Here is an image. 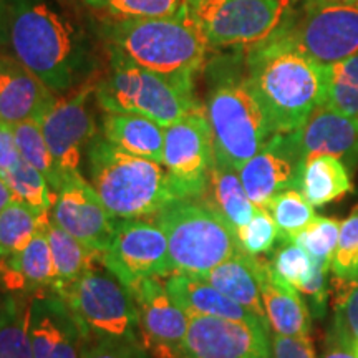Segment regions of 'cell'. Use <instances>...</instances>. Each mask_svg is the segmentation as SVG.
Here are the masks:
<instances>
[{
    "mask_svg": "<svg viewBox=\"0 0 358 358\" xmlns=\"http://www.w3.org/2000/svg\"><path fill=\"white\" fill-rule=\"evenodd\" d=\"M0 48L55 95L92 82L98 65L87 35L53 0H2Z\"/></svg>",
    "mask_w": 358,
    "mask_h": 358,
    "instance_id": "1",
    "label": "cell"
},
{
    "mask_svg": "<svg viewBox=\"0 0 358 358\" xmlns=\"http://www.w3.org/2000/svg\"><path fill=\"white\" fill-rule=\"evenodd\" d=\"M248 80L275 134L297 131L327 95V65L299 50L284 30L250 48Z\"/></svg>",
    "mask_w": 358,
    "mask_h": 358,
    "instance_id": "2",
    "label": "cell"
},
{
    "mask_svg": "<svg viewBox=\"0 0 358 358\" xmlns=\"http://www.w3.org/2000/svg\"><path fill=\"white\" fill-rule=\"evenodd\" d=\"M103 35L136 65L185 82H194L211 48L189 7L166 17L103 20Z\"/></svg>",
    "mask_w": 358,
    "mask_h": 358,
    "instance_id": "3",
    "label": "cell"
},
{
    "mask_svg": "<svg viewBox=\"0 0 358 358\" xmlns=\"http://www.w3.org/2000/svg\"><path fill=\"white\" fill-rule=\"evenodd\" d=\"M90 185L115 219L155 216L178 199L166 168L111 145L96 134L87 150Z\"/></svg>",
    "mask_w": 358,
    "mask_h": 358,
    "instance_id": "4",
    "label": "cell"
},
{
    "mask_svg": "<svg viewBox=\"0 0 358 358\" xmlns=\"http://www.w3.org/2000/svg\"><path fill=\"white\" fill-rule=\"evenodd\" d=\"M96 105L105 113H133L169 127L201 105L194 82L143 69L108 45V69L95 83Z\"/></svg>",
    "mask_w": 358,
    "mask_h": 358,
    "instance_id": "5",
    "label": "cell"
},
{
    "mask_svg": "<svg viewBox=\"0 0 358 358\" xmlns=\"http://www.w3.org/2000/svg\"><path fill=\"white\" fill-rule=\"evenodd\" d=\"M168 239L173 272L204 277L239 252L237 231L204 199H174L155 214Z\"/></svg>",
    "mask_w": 358,
    "mask_h": 358,
    "instance_id": "6",
    "label": "cell"
},
{
    "mask_svg": "<svg viewBox=\"0 0 358 358\" xmlns=\"http://www.w3.org/2000/svg\"><path fill=\"white\" fill-rule=\"evenodd\" d=\"M204 108L214 161L229 168L239 169L275 134L248 75L222 73L209 90Z\"/></svg>",
    "mask_w": 358,
    "mask_h": 358,
    "instance_id": "7",
    "label": "cell"
},
{
    "mask_svg": "<svg viewBox=\"0 0 358 358\" xmlns=\"http://www.w3.org/2000/svg\"><path fill=\"white\" fill-rule=\"evenodd\" d=\"M53 290L70 307L85 342L111 340L143 345L131 294L105 267L101 259L77 280Z\"/></svg>",
    "mask_w": 358,
    "mask_h": 358,
    "instance_id": "8",
    "label": "cell"
},
{
    "mask_svg": "<svg viewBox=\"0 0 358 358\" xmlns=\"http://www.w3.org/2000/svg\"><path fill=\"white\" fill-rule=\"evenodd\" d=\"M290 0H198L189 12L213 48L256 47L284 24Z\"/></svg>",
    "mask_w": 358,
    "mask_h": 358,
    "instance_id": "9",
    "label": "cell"
},
{
    "mask_svg": "<svg viewBox=\"0 0 358 358\" xmlns=\"http://www.w3.org/2000/svg\"><path fill=\"white\" fill-rule=\"evenodd\" d=\"M214 164L213 133L203 105L164 128L163 166L178 199L203 198Z\"/></svg>",
    "mask_w": 358,
    "mask_h": 358,
    "instance_id": "10",
    "label": "cell"
},
{
    "mask_svg": "<svg viewBox=\"0 0 358 358\" xmlns=\"http://www.w3.org/2000/svg\"><path fill=\"white\" fill-rule=\"evenodd\" d=\"M95 83L92 80L71 93L57 95L52 105L37 118L64 179L70 174L82 173L90 143L98 134L90 103L95 98Z\"/></svg>",
    "mask_w": 358,
    "mask_h": 358,
    "instance_id": "11",
    "label": "cell"
},
{
    "mask_svg": "<svg viewBox=\"0 0 358 358\" xmlns=\"http://www.w3.org/2000/svg\"><path fill=\"white\" fill-rule=\"evenodd\" d=\"M299 50L322 65L358 53V2L308 3L290 25H280Z\"/></svg>",
    "mask_w": 358,
    "mask_h": 358,
    "instance_id": "12",
    "label": "cell"
},
{
    "mask_svg": "<svg viewBox=\"0 0 358 358\" xmlns=\"http://www.w3.org/2000/svg\"><path fill=\"white\" fill-rule=\"evenodd\" d=\"M101 262L127 289L148 277L173 272L166 236L158 224L145 219H118Z\"/></svg>",
    "mask_w": 358,
    "mask_h": 358,
    "instance_id": "13",
    "label": "cell"
},
{
    "mask_svg": "<svg viewBox=\"0 0 358 358\" xmlns=\"http://www.w3.org/2000/svg\"><path fill=\"white\" fill-rule=\"evenodd\" d=\"M138 312L141 343L153 358H179L189 315L176 306L164 277H148L128 289Z\"/></svg>",
    "mask_w": 358,
    "mask_h": 358,
    "instance_id": "14",
    "label": "cell"
},
{
    "mask_svg": "<svg viewBox=\"0 0 358 358\" xmlns=\"http://www.w3.org/2000/svg\"><path fill=\"white\" fill-rule=\"evenodd\" d=\"M179 358H272L271 327L217 317H189Z\"/></svg>",
    "mask_w": 358,
    "mask_h": 358,
    "instance_id": "15",
    "label": "cell"
},
{
    "mask_svg": "<svg viewBox=\"0 0 358 358\" xmlns=\"http://www.w3.org/2000/svg\"><path fill=\"white\" fill-rule=\"evenodd\" d=\"M50 219L93 252L101 254L115 234L116 221L83 173L70 174L55 194Z\"/></svg>",
    "mask_w": 358,
    "mask_h": 358,
    "instance_id": "16",
    "label": "cell"
},
{
    "mask_svg": "<svg viewBox=\"0 0 358 358\" xmlns=\"http://www.w3.org/2000/svg\"><path fill=\"white\" fill-rule=\"evenodd\" d=\"M27 335L34 358H82V330L53 289L37 290L27 299Z\"/></svg>",
    "mask_w": 358,
    "mask_h": 358,
    "instance_id": "17",
    "label": "cell"
},
{
    "mask_svg": "<svg viewBox=\"0 0 358 358\" xmlns=\"http://www.w3.org/2000/svg\"><path fill=\"white\" fill-rule=\"evenodd\" d=\"M301 158L290 133L274 134L257 155L237 169L249 199L256 208L267 209L280 191L297 187Z\"/></svg>",
    "mask_w": 358,
    "mask_h": 358,
    "instance_id": "18",
    "label": "cell"
},
{
    "mask_svg": "<svg viewBox=\"0 0 358 358\" xmlns=\"http://www.w3.org/2000/svg\"><path fill=\"white\" fill-rule=\"evenodd\" d=\"M301 163L313 155L342 159L348 169L358 164V120L320 105L297 131L290 133Z\"/></svg>",
    "mask_w": 358,
    "mask_h": 358,
    "instance_id": "19",
    "label": "cell"
},
{
    "mask_svg": "<svg viewBox=\"0 0 358 358\" xmlns=\"http://www.w3.org/2000/svg\"><path fill=\"white\" fill-rule=\"evenodd\" d=\"M57 95L15 58L0 53V123L37 120Z\"/></svg>",
    "mask_w": 358,
    "mask_h": 358,
    "instance_id": "20",
    "label": "cell"
},
{
    "mask_svg": "<svg viewBox=\"0 0 358 358\" xmlns=\"http://www.w3.org/2000/svg\"><path fill=\"white\" fill-rule=\"evenodd\" d=\"M164 285L176 306L189 317H217V319L245 322V324L268 325L266 319L232 301L201 277L171 272L168 277H164Z\"/></svg>",
    "mask_w": 358,
    "mask_h": 358,
    "instance_id": "21",
    "label": "cell"
},
{
    "mask_svg": "<svg viewBox=\"0 0 358 358\" xmlns=\"http://www.w3.org/2000/svg\"><path fill=\"white\" fill-rule=\"evenodd\" d=\"M259 279H261L262 306L271 334L289 335V337L310 335V312L307 303L302 301L301 292L287 280L277 275L272 264L262 259L259 266Z\"/></svg>",
    "mask_w": 358,
    "mask_h": 358,
    "instance_id": "22",
    "label": "cell"
},
{
    "mask_svg": "<svg viewBox=\"0 0 358 358\" xmlns=\"http://www.w3.org/2000/svg\"><path fill=\"white\" fill-rule=\"evenodd\" d=\"M2 264V279L7 290L12 292H37L52 289L55 284V266H53L50 244L45 227L38 231L24 248Z\"/></svg>",
    "mask_w": 358,
    "mask_h": 358,
    "instance_id": "23",
    "label": "cell"
},
{
    "mask_svg": "<svg viewBox=\"0 0 358 358\" xmlns=\"http://www.w3.org/2000/svg\"><path fill=\"white\" fill-rule=\"evenodd\" d=\"M259 266H261V259L257 256H250L244 250H239L201 279L208 280L209 284L221 290L222 294H226L232 301L266 319L261 295Z\"/></svg>",
    "mask_w": 358,
    "mask_h": 358,
    "instance_id": "24",
    "label": "cell"
},
{
    "mask_svg": "<svg viewBox=\"0 0 358 358\" xmlns=\"http://www.w3.org/2000/svg\"><path fill=\"white\" fill-rule=\"evenodd\" d=\"M101 134L120 150L163 164L164 127L146 116L105 113L101 120Z\"/></svg>",
    "mask_w": 358,
    "mask_h": 358,
    "instance_id": "25",
    "label": "cell"
},
{
    "mask_svg": "<svg viewBox=\"0 0 358 358\" xmlns=\"http://www.w3.org/2000/svg\"><path fill=\"white\" fill-rule=\"evenodd\" d=\"M297 189L312 206H325L352 192L350 169L335 156H308L299 168Z\"/></svg>",
    "mask_w": 358,
    "mask_h": 358,
    "instance_id": "26",
    "label": "cell"
},
{
    "mask_svg": "<svg viewBox=\"0 0 358 358\" xmlns=\"http://www.w3.org/2000/svg\"><path fill=\"white\" fill-rule=\"evenodd\" d=\"M204 199L221 216L236 227H243L256 214V206L249 199L237 169L214 161L208 178Z\"/></svg>",
    "mask_w": 358,
    "mask_h": 358,
    "instance_id": "27",
    "label": "cell"
},
{
    "mask_svg": "<svg viewBox=\"0 0 358 358\" xmlns=\"http://www.w3.org/2000/svg\"><path fill=\"white\" fill-rule=\"evenodd\" d=\"M45 232H47L53 266H55V284L52 289L77 280L85 271H88L93 264L101 259V254L90 250L77 237L57 226L52 219L45 226Z\"/></svg>",
    "mask_w": 358,
    "mask_h": 358,
    "instance_id": "28",
    "label": "cell"
},
{
    "mask_svg": "<svg viewBox=\"0 0 358 358\" xmlns=\"http://www.w3.org/2000/svg\"><path fill=\"white\" fill-rule=\"evenodd\" d=\"M50 221V214H42L22 201L12 199L0 211V262L20 250Z\"/></svg>",
    "mask_w": 358,
    "mask_h": 358,
    "instance_id": "29",
    "label": "cell"
},
{
    "mask_svg": "<svg viewBox=\"0 0 358 358\" xmlns=\"http://www.w3.org/2000/svg\"><path fill=\"white\" fill-rule=\"evenodd\" d=\"M0 358H34L27 335V299L0 294Z\"/></svg>",
    "mask_w": 358,
    "mask_h": 358,
    "instance_id": "30",
    "label": "cell"
},
{
    "mask_svg": "<svg viewBox=\"0 0 358 358\" xmlns=\"http://www.w3.org/2000/svg\"><path fill=\"white\" fill-rule=\"evenodd\" d=\"M13 136H15L20 158L25 159L29 164H32L35 169H38L48 181L52 191L57 194L62 185H64V176H62L60 169H58V164L55 158H53L50 148L45 141L37 120H29V122L15 124L13 127Z\"/></svg>",
    "mask_w": 358,
    "mask_h": 358,
    "instance_id": "31",
    "label": "cell"
},
{
    "mask_svg": "<svg viewBox=\"0 0 358 358\" xmlns=\"http://www.w3.org/2000/svg\"><path fill=\"white\" fill-rule=\"evenodd\" d=\"M324 105L358 120V53L327 65V95Z\"/></svg>",
    "mask_w": 358,
    "mask_h": 358,
    "instance_id": "32",
    "label": "cell"
},
{
    "mask_svg": "<svg viewBox=\"0 0 358 358\" xmlns=\"http://www.w3.org/2000/svg\"><path fill=\"white\" fill-rule=\"evenodd\" d=\"M3 179L12 192V199L22 201L42 214H50L55 192L52 191L43 174L32 164L20 158Z\"/></svg>",
    "mask_w": 358,
    "mask_h": 358,
    "instance_id": "33",
    "label": "cell"
},
{
    "mask_svg": "<svg viewBox=\"0 0 358 358\" xmlns=\"http://www.w3.org/2000/svg\"><path fill=\"white\" fill-rule=\"evenodd\" d=\"M82 2L92 10L100 13L103 20L166 17L187 8L186 0H82Z\"/></svg>",
    "mask_w": 358,
    "mask_h": 358,
    "instance_id": "34",
    "label": "cell"
},
{
    "mask_svg": "<svg viewBox=\"0 0 358 358\" xmlns=\"http://www.w3.org/2000/svg\"><path fill=\"white\" fill-rule=\"evenodd\" d=\"M267 211L275 221L285 243L302 232L317 217L313 206L297 187H289L275 194L268 203Z\"/></svg>",
    "mask_w": 358,
    "mask_h": 358,
    "instance_id": "35",
    "label": "cell"
},
{
    "mask_svg": "<svg viewBox=\"0 0 358 358\" xmlns=\"http://www.w3.org/2000/svg\"><path fill=\"white\" fill-rule=\"evenodd\" d=\"M337 282L332 338L343 345L355 348L358 343V280L337 277Z\"/></svg>",
    "mask_w": 358,
    "mask_h": 358,
    "instance_id": "36",
    "label": "cell"
},
{
    "mask_svg": "<svg viewBox=\"0 0 358 358\" xmlns=\"http://www.w3.org/2000/svg\"><path fill=\"white\" fill-rule=\"evenodd\" d=\"M342 222L334 217L317 216L302 232L292 237V243L307 250L315 261L332 264V257L338 244Z\"/></svg>",
    "mask_w": 358,
    "mask_h": 358,
    "instance_id": "37",
    "label": "cell"
},
{
    "mask_svg": "<svg viewBox=\"0 0 358 358\" xmlns=\"http://www.w3.org/2000/svg\"><path fill=\"white\" fill-rule=\"evenodd\" d=\"M330 271L335 277L358 280V208L340 226L338 244L335 249Z\"/></svg>",
    "mask_w": 358,
    "mask_h": 358,
    "instance_id": "38",
    "label": "cell"
},
{
    "mask_svg": "<svg viewBox=\"0 0 358 358\" xmlns=\"http://www.w3.org/2000/svg\"><path fill=\"white\" fill-rule=\"evenodd\" d=\"M271 264L277 275L299 290L312 277L317 261L301 245L287 241V244L282 245L274 254Z\"/></svg>",
    "mask_w": 358,
    "mask_h": 358,
    "instance_id": "39",
    "label": "cell"
},
{
    "mask_svg": "<svg viewBox=\"0 0 358 358\" xmlns=\"http://www.w3.org/2000/svg\"><path fill=\"white\" fill-rule=\"evenodd\" d=\"M280 237L279 227L267 209L257 208L256 214L245 226L237 229L241 249L250 256H261L274 248L275 241Z\"/></svg>",
    "mask_w": 358,
    "mask_h": 358,
    "instance_id": "40",
    "label": "cell"
},
{
    "mask_svg": "<svg viewBox=\"0 0 358 358\" xmlns=\"http://www.w3.org/2000/svg\"><path fill=\"white\" fill-rule=\"evenodd\" d=\"M82 358H153L140 343L111 342V340H87Z\"/></svg>",
    "mask_w": 358,
    "mask_h": 358,
    "instance_id": "41",
    "label": "cell"
},
{
    "mask_svg": "<svg viewBox=\"0 0 358 358\" xmlns=\"http://www.w3.org/2000/svg\"><path fill=\"white\" fill-rule=\"evenodd\" d=\"M272 358H317L310 335L289 337L271 334Z\"/></svg>",
    "mask_w": 358,
    "mask_h": 358,
    "instance_id": "42",
    "label": "cell"
},
{
    "mask_svg": "<svg viewBox=\"0 0 358 358\" xmlns=\"http://www.w3.org/2000/svg\"><path fill=\"white\" fill-rule=\"evenodd\" d=\"M329 271H330L329 262L317 261L315 271H313L312 277L302 285L301 289H299V292L306 295L308 301H310L312 307H313V313L319 317L324 315V312H325V302H327L325 275Z\"/></svg>",
    "mask_w": 358,
    "mask_h": 358,
    "instance_id": "43",
    "label": "cell"
},
{
    "mask_svg": "<svg viewBox=\"0 0 358 358\" xmlns=\"http://www.w3.org/2000/svg\"><path fill=\"white\" fill-rule=\"evenodd\" d=\"M20 153L17 150L13 127L0 123V176L6 178L7 173L19 163Z\"/></svg>",
    "mask_w": 358,
    "mask_h": 358,
    "instance_id": "44",
    "label": "cell"
},
{
    "mask_svg": "<svg viewBox=\"0 0 358 358\" xmlns=\"http://www.w3.org/2000/svg\"><path fill=\"white\" fill-rule=\"evenodd\" d=\"M322 358H358L355 348L343 345V343L337 342V340L330 338V347L327 348Z\"/></svg>",
    "mask_w": 358,
    "mask_h": 358,
    "instance_id": "45",
    "label": "cell"
},
{
    "mask_svg": "<svg viewBox=\"0 0 358 358\" xmlns=\"http://www.w3.org/2000/svg\"><path fill=\"white\" fill-rule=\"evenodd\" d=\"M12 201V192L8 189L6 179L0 176V211Z\"/></svg>",
    "mask_w": 358,
    "mask_h": 358,
    "instance_id": "46",
    "label": "cell"
},
{
    "mask_svg": "<svg viewBox=\"0 0 358 358\" xmlns=\"http://www.w3.org/2000/svg\"><path fill=\"white\" fill-rule=\"evenodd\" d=\"M308 3H352L358 2V0H303Z\"/></svg>",
    "mask_w": 358,
    "mask_h": 358,
    "instance_id": "47",
    "label": "cell"
},
{
    "mask_svg": "<svg viewBox=\"0 0 358 358\" xmlns=\"http://www.w3.org/2000/svg\"><path fill=\"white\" fill-rule=\"evenodd\" d=\"M186 2H187V7H189V6H191V3H194V2H198V0H186Z\"/></svg>",
    "mask_w": 358,
    "mask_h": 358,
    "instance_id": "48",
    "label": "cell"
},
{
    "mask_svg": "<svg viewBox=\"0 0 358 358\" xmlns=\"http://www.w3.org/2000/svg\"><path fill=\"white\" fill-rule=\"evenodd\" d=\"M355 352H357V355H358V343H357V347H355Z\"/></svg>",
    "mask_w": 358,
    "mask_h": 358,
    "instance_id": "49",
    "label": "cell"
},
{
    "mask_svg": "<svg viewBox=\"0 0 358 358\" xmlns=\"http://www.w3.org/2000/svg\"><path fill=\"white\" fill-rule=\"evenodd\" d=\"M0 3H2V0H0Z\"/></svg>",
    "mask_w": 358,
    "mask_h": 358,
    "instance_id": "50",
    "label": "cell"
}]
</instances>
